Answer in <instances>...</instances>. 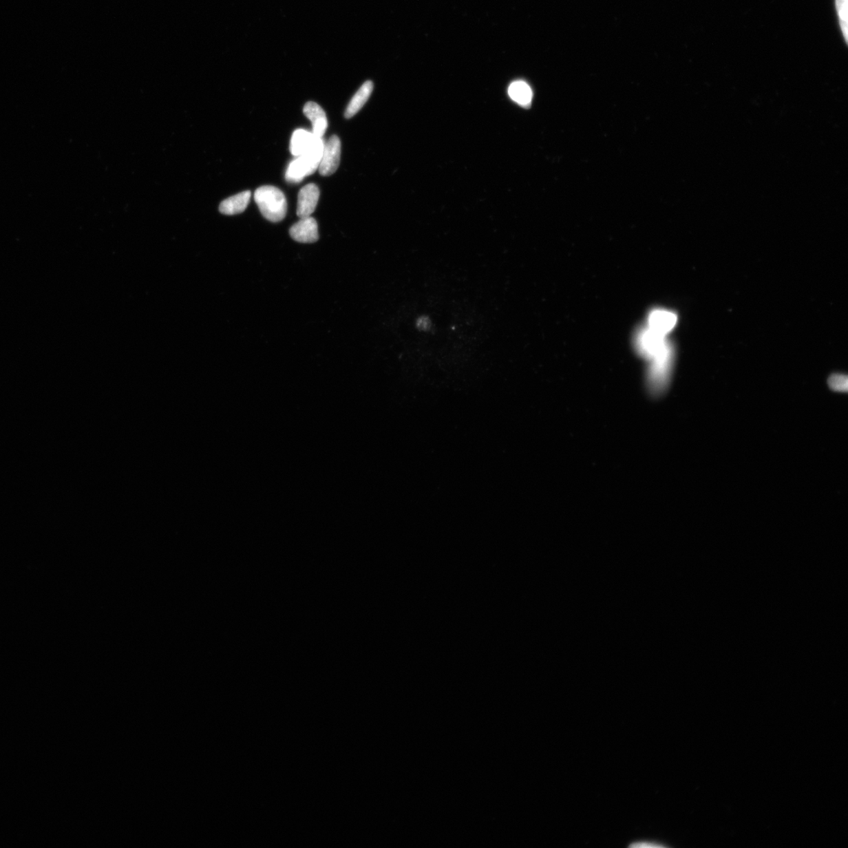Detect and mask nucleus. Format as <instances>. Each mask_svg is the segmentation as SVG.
Masks as SVG:
<instances>
[{
	"mask_svg": "<svg viewBox=\"0 0 848 848\" xmlns=\"http://www.w3.org/2000/svg\"><path fill=\"white\" fill-rule=\"evenodd\" d=\"M254 198L262 215L267 220L278 222L286 218L287 200L280 189L272 186L261 187L256 189Z\"/></svg>",
	"mask_w": 848,
	"mask_h": 848,
	"instance_id": "nucleus-1",
	"label": "nucleus"
},
{
	"mask_svg": "<svg viewBox=\"0 0 848 848\" xmlns=\"http://www.w3.org/2000/svg\"><path fill=\"white\" fill-rule=\"evenodd\" d=\"M635 348L642 358L651 361L666 353L672 345L666 336L658 334L649 327L639 329L635 336Z\"/></svg>",
	"mask_w": 848,
	"mask_h": 848,
	"instance_id": "nucleus-2",
	"label": "nucleus"
},
{
	"mask_svg": "<svg viewBox=\"0 0 848 848\" xmlns=\"http://www.w3.org/2000/svg\"><path fill=\"white\" fill-rule=\"evenodd\" d=\"M341 157V142L337 136L329 138L324 147L318 171L322 176H330L338 169Z\"/></svg>",
	"mask_w": 848,
	"mask_h": 848,
	"instance_id": "nucleus-3",
	"label": "nucleus"
},
{
	"mask_svg": "<svg viewBox=\"0 0 848 848\" xmlns=\"http://www.w3.org/2000/svg\"><path fill=\"white\" fill-rule=\"evenodd\" d=\"M289 233L295 242L300 243H315L319 239L317 222L310 216L300 219L290 229Z\"/></svg>",
	"mask_w": 848,
	"mask_h": 848,
	"instance_id": "nucleus-4",
	"label": "nucleus"
},
{
	"mask_svg": "<svg viewBox=\"0 0 848 848\" xmlns=\"http://www.w3.org/2000/svg\"><path fill=\"white\" fill-rule=\"evenodd\" d=\"M677 320V315L673 312L657 309L653 310L649 315L646 326L651 330L666 337L676 327Z\"/></svg>",
	"mask_w": 848,
	"mask_h": 848,
	"instance_id": "nucleus-5",
	"label": "nucleus"
},
{
	"mask_svg": "<svg viewBox=\"0 0 848 848\" xmlns=\"http://www.w3.org/2000/svg\"><path fill=\"white\" fill-rule=\"evenodd\" d=\"M319 198L320 189L315 183H310L300 189L297 204V215L300 219L314 213Z\"/></svg>",
	"mask_w": 848,
	"mask_h": 848,
	"instance_id": "nucleus-6",
	"label": "nucleus"
},
{
	"mask_svg": "<svg viewBox=\"0 0 848 848\" xmlns=\"http://www.w3.org/2000/svg\"><path fill=\"white\" fill-rule=\"evenodd\" d=\"M317 169L318 167L301 156L289 164L286 180L288 182L299 183L305 177L314 174Z\"/></svg>",
	"mask_w": 848,
	"mask_h": 848,
	"instance_id": "nucleus-7",
	"label": "nucleus"
},
{
	"mask_svg": "<svg viewBox=\"0 0 848 848\" xmlns=\"http://www.w3.org/2000/svg\"><path fill=\"white\" fill-rule=\"evenodd\" d=\"M304 114L312 123V126H313L312 133L318 138H322L328 128L326 112L319 105L314 102H308L304 105Z\"/></svg>",
	"mask_w": 848,
	"mask_h": 848,
	"instance_id": "nucleus-8",
	"label": "nucleus"
},
{
	"mask_svg": "<svg viewBox=\"0 0 848 848\" xmlns=\"http://www.w3.org/2000/svg\"><path fill=\"white\" fill-rule=\"evenodd\" d=\"M317 138L313 133L304 129L295 131L290 143V151L294 157H300L309 151Z\"/></svg>",
	"mask_w": 848,
	"mask_h": 848,
	"instance_id": "nucleus-9",
	"label": "nucleus"
},
{
	"mask_svg": "<svg viewBox=\"0 0 848 848\" xmlns=\"http://www.w3.org/2000/svg\"><path fill=\"white\" fill-rule=\"evenodd\" d=\"M251 197H252V193L249 191L234 195L223 200L220 205V211L222 214L226 215L241 214L246 210Z\"/></svg>",
	"mask_w": 848,
	"mask_h": 848,
	"instance_id": "nucleus-10",
	"label": "nucleus"
},
{
	"mask_svg": "<svg viewBox=\"0 0 848 848\" xmlns=\"http://www.w3.org/2000/svg\"><path fill=\"white\" fill-rule=\"evenodd\" d=\"M372 91L373 83L372 81H366L362 85L352 99L350 100L347 109L345 111L344 116L346 118H352L354 116L359 113L370 98Z\"/></svg>",
	"mask_w": 848,
	"mask_h": 848,
	"instance_id": "nucleus-11",
	"label": "nucleus"
},
{
	"mask_svg": "<svg viewBox=\"0 0 848 848\" xmlns=\"http://www.w3.org/2000/svg\"><path fill=\"white\" fill-rule=\"evenodd\" d=\"M509 94L513 101L524 107H529L531 104L533 92L526 82L522 81L513 82L509 86Z\"/></svg>",
	"mask_w": 848,
	"mask_h": 848,
	"instance_id": "nucleus-12",
	"label": "nucleus"
},
{
	"mask_svg": "<svg viewBox=\"0 0 848 848\" xmlns=\"http://www.w3.org/2000/svg\"><path fill=\"white\" fill-rule=\"evenodd\" d=\"M836 7L842 33L848 43V0H836Z\"/></svg>",
	"mask_w": 848,
	"mask_h": 848,
	"instance_id": "nucleus-13",
	"label": "nucleus"
},
{
	"mask_svg": "<svg viewBox=\"0 0 848 848\" xmlns=\"http://www.w3.org/2000/svg\"><path fill=\"white\" fill-rule=\"evenodd\" d=\"M829 386L836 392H845L847 390V378L841 374H836L829 379Z\"/></svg>",
	"mask_w": 848,
	"mask_h": 848,
	"instance_id": "nucleus-14",
	"label": "nucleus"
},
{
	"mask_svg": "<svg viewBox=\"0 0 848 848\" xmlns=\"http://www.w3.org/2000/svg\"><path fill=\"white\" fill-rule=\"evenodd\" d=\"M417 326L421 329H427L430 327L428 318L422 317L421 320L418 321Z\"/></svg>",
	"mask_w": 848,
	"mask_h": 848,
	"instance_id": "nucleus-15",
	"label": "nucleus"
}]
</instances>
